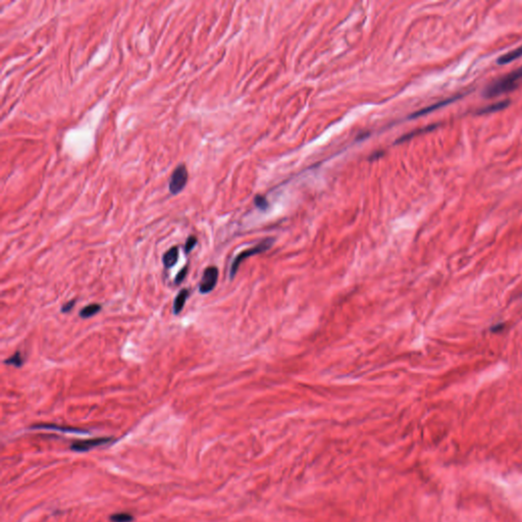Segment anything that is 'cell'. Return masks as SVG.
I'll list each match as a JSON object with an SVG mask.
<instances>
[{
  "mask_svg": "<svg viewBox=\"0 0 522 522\" xmlns=\"http://www.w3.org/2000/svg\"><path fill=\"white\" fill-rule=\"evenodd\" d=\"M4 362L8 365H13L15 367H21L23 365V363H24V359H23V357H22L20 352H15L10 358L6 359Z\"/></svg>",
  "mask_w": 522,
  "mask_h": 522,
  "instance_id": "cell-13",
  "label": "cell"
},
{
  "mask_svg": "<svg viewBox=\"0 0 522 522\" xmlns=\"http://www.w3.org/2000/svg\"><path fill=\"white\" fill-rule=\"evenodd\" d=\"M272 245H273V239H266V240H263L262 242H260L259 244H257L256 246L249 248L247 250H244V251H242L240 253V254L237 255V257L235 258V260L233 261L232 266H231V272H230L231 279H233L236 276L237 272H238V270H239L240 264L246 258H248L250 256H253V255H256V254H260V253H262V252H265L266 250H268V249L271 248Z\"/></svg>",
  "mask_w": 522,
  "mask_h": 522,
  "instance_id": "cell-2",
  "label": "cell"
},
{
  "mask_svg": "<svg viewBox=\"0 0 522 522\" xmlns=\"http://www.w3.org/2000/svg\"><path fill=\"white\" fill-rule=\"evenodd\" d=\"M255 203H256V205H257L258 207H260L262 209H264L266 207V200H265V198H263L261 196H257L255 198Z\"/></svg>",
  "mask_w": 522,
  "mask_h": 522,
  "instance_id": "cell-19",
  "label": "cell"
},
{
  "mask_svg": "<svg viewBox=\"0 0 522 522\" xmlns=\"http://www.w3.org/2000/svg\"><path fill=\"white\" fill-rule=\"evenodd\" d=\"M522 82V67L518 68L517 70L509 73L508 75H505L498 80L489 84L483 92V96L486 98H493L496 96H500L502 94L509 93L513 90H515L520 83Z\"/></svg>",
  "mask_w": 522,
  "mask_h": 522,
  "instance_id": "cell-1",
  "label": "cell"
},
{
  "mask_svg": "<svg viewBox=\"0 0 522 522\" xmlns=\"http://www.w3.org/2000/svg\"><path fill=\"white\" fill-rule=\"evenodd\" d=\"M462 96H463V95H455V96L450 97V98H448V99L439 101V102H437V103H435V104H433V105H431V106H429V107H425V108L419 110V112H417V113H415V114H413V115H411V116H410V119H414V118H418V117H421V116H424V115H428V114L434 112V110H437V109H439V108H441V107H444V106H446V105H448V104L453 103L454 101H456V100H458L459 98H461Z\"/></svg>",
  "mask_w": 522,
  "mask_h": 522,
  "instance_id": "cell-7",
  "label": "cell"
},
{
  "mask_svg": "<svg viewBox=\"0 0 522 522\" xmlns=\"http://www.w3.org/2000/svg\"><path fill=\"white\" fill-rule=\"evenodd\" d=\"M437 126H439V124H432V125H429V126H426V128H423V129H421V130H417V132H413V133H410V134H408V135H406V136L402 137V138H401V139H400V140H399L398 142H403V141H405V140H408V139H409V138H411V137H413V136H415V135H418V134H421V133H424V132H430V131H433V130H435V129L437 128Z\"/></svg>",
  "mask_w": 522,
  "mask_h": 522,
  "instance_id": "cell-15",
  "label": "cell"
},
{
  "mask_svg": "<svg viewBox=\"0 0 522 522\" xmlns=\"http://www.w3.org/2000/svg\"><path fill=\"white\" fill-rule=\"evenodd\" d=\"M100 310H101L100 304H96V303L89 304L80 311V316L82 319H89V318H92V316H94L95 314H97Z\"/></svg>",
  "mask_w": 522,
  "mask_h": 522,
  "instance_id": "cell-12",
  "label": "cell"
},
{
  "mask_svg": "<svg viewBox=\"0 0 522 522\" xmlns=\"http://www.w3.org/2000/svg\"><path fill=\"white\" fill-rule=\"evenodd\" d=\"M179 259V249L178 247H172L167 250L163 255V264L166 268H170L178 262Z\"/></svg>",
  "mask_w": 522,
  "mask_h": 522,
  "instance_id": "cell-9",
  "label": "cell"
},
{
  "mask_svg": "<svg viewBox=\"0 0 522 522\" xmlns=\"http://www.w3.org/2000/svg\"><path fill=\"white\" fill-rule=\"evenodd\" d=\"M521 56H522V46L518 47V48H516V49H514V50H512V51H510L508 53H505V54L501 55L499 57V59L497 60V62H498V65L503 66V65H506V63H509V62H511L513 60L518 59Z\"/></svg>",
  "mask_w": 522,
  "mask_h": 522,
  "instance_id": "cell-11",
  "label": "cell"
},
{
  "mask_svg": "<svg viewBox=\"0 0 522 522\" xmlns=\"http://www.w3.org/2000/svg\"><path fill=\"white\" fill-rule=\"evenodd\" d=\"M31 429L34 430H50V431H57L62 433H68V434H87V431L81 430V429H76V428H68V426H60L57 424L52 423H39L32 425Z\"/></svg>",
  "mask_w": 522,
  "mask_h": 522,
  "instance_id": "cell-6",
  "label": "cell"
},
{
  "mask_svg": "<svg viewBox=\"0 0 522 522\" xmlns=\"http://www.w3.org/2000/svg\"><path fill=\"white\" fill-rule=\"evenodd\" d=\"M189 290L188 289H183L178 295L177 297L175 298V301H173V313H175L176 315L180 314V312L183 310L184 306H185V303L187 301V298L189 297Z\"/></svg>",
  "mask_w": 522,
  "mask_h": 522,
  "instance_id": "cell-8",
  "label": "cell"
},
{
  "mask_svg": "<svg viewBox=\"0 0 522 522\" xmlns=\"http://www.w3.org/2000/svg\"><path fill=\"white\" fill-rule=\"evenodd\" d=\"M113 438H96L84 441H77L71 445V449L75 452H87L93 448L102 446L107 442H112Z\"/></svg>",
  "mask_w": 522,
  "mask_h": 522,
  "instance_id": "cell-5",
  "label": "cell"
},
{
  "mask_svg": "<svg viewBox=\"0 0 522 522\" xmlns=\"http://www.w3.org/2000/svg\"><path fill=\"white\" fill-rule=\"evenodd\" d=\"M218 279V270L215 266H208L206 270L203 273V277L201 279L200 284H199V291L202 294H207L211 292L217 282Z\"/></svg>",
  "mask_w": 522,
  "mask_h": 522,
  "instance_id": "cell-4",
  "label": "cell"
},
{
  "mask_svg": "<svg viewBox=\"0 0 522 522\" xmlns=\"http://www.w3.org/2000/svg\"><path fill=\"white\" fill-rule=\"evenodd\" d=\"M187 274H188V265L184 266V267L182 268V270H181V271L179 272V274H178V276L176 277V280H175L176 283L178 284V283L182 282V281H183V280H184V279L186 278Z\"/></svg>",
  "mask_w": 522,
  "mask_h": 522,
  "instance_id": "cell-17",
  "label": "cell"
},
{
  "mask_svg": "<svg viewBox=\"0 0 522 522\" xmlns=\"http://www.w3.org/2000/svg\"><path fill=\"white\" fill-rule=\"evenodd\" d=\"M196 244H197V238H196V237L190 236L189 238H188V240H187V242H186V245H185L186 253H189L190 251H191L195 247Z\"/></svg>",
  "mask_w": 522,
  "mask_h": 522,
  "instance_id": "cell-16",
  "label": "cell"
},
{
  "mask_svg": "<svg viewBox=\"0 0 522 522\" xmlns=\"http://www.w3.org/2000/svg\"><path fill=\"white\" fill-rule=\"evenodd\" d=\"M75 304H76V300H71V301H69L68 303H66L65 305L62 306V308H61V312H63V313H68V312H70V311L73 309V307H74Z\"/></svg>",
  "mask_w": 522,
  "mask_h": 522,
  "instance_id": "cell-18",
  "label": "cell"
},
{
  "mask_svg": "<svg viewBox=\"0 0 522 522\" xmlns=\"http://www.w3.org/2000/svg\"><path fill=\"white\" fill-rule=\"evenodd\" d=\"M110 520L113 522H132L134 517L129 513H117L110 516Z\"/></svg>",
  "mask_w": 522,
  "mask_h": 522,
  "instance_id": "cell-14",
  "label": "cell"
},
{
  "mask_svg": "<svg viewBox=\"0 0 522 522\" xmlns=\"http://www.w3.org/2000/svg\"><path fill=\"white\" fill-rule=\"evenodd\" d=\"M188 170L185 164H180L173 170L168 184L169 192L173 195L180 193L188 182Z\"/></svg>",
  "mask_w": 522,
  "mask_h": 522,
  "instance_id": "cell-3",
  "label": "cell"
},
{
  "mask_svg": "<svg viewBox=\"0 0 522 522\" xmlns=\"http://www.w3.org/2000/svg\"><path fill=\"white\" fill-rule=\"evenodd\" d=\"M509 103H510L509 100H502V101L493 103L491 105H487V106L480 109L479 112H478V115H488V114L500 112V110L507 107L509 105Z\"/></svg>",
  "mask_w": 522,
  "mask_h": 522,
  "instance_id": "cell-10",
  "label": "cell"
}]
</instances>
